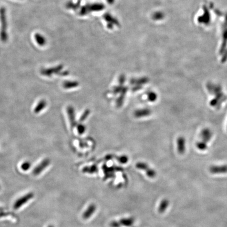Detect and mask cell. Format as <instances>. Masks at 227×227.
Listing matches in <instances>:
<instances>
[{
	"mask_svg": "<svg viewBox=\"0 0 227 227\" xmlns=\"http://www.w3.org/2000/svg\"><path fill=\"white\" fill-rule=\"evenodd\" d=\"M47 106V102L45 99H41L37 104V106L34 109V112L35 114H39L42 112L43 109Z\"/></svg>",
	"mask_w": 227,
	"mask_h": 227,
	"instance_id": "cell-10",
	"label": "cell"
},
{
	"mask_svg": "<svg viewBox=\"0 0 227 227\" xmlns=\"http://www.w3.org/2000/svg\"><path fill=\"white\" fill-rule=\"evenodd\" d=\"M90 114V110H86L85 113H84V114L81 116V121H83L86 119V118L87 117V116Z\"/></svg>",
	"mask_w": 227,
	"mask_h": 227,
	"instance_id": "cell-19",
	"label": "cell"
},
{
	"mask_svg": "<svg viewBox=\"0 0 227 227\" xmlns=\"http://www.w3.org/2000/svg\"><path fill=\"white\" fill-rule=\"evenodd\" d=\"M31 163L29 161H25L23 163L22 165H21V168L23 170H28L30 168H31Z\"/></svg>",
	"mask_w": 227,
	"mask_h": 227,
	"instance_id": "cell-17",
	"label": "cell"
},
{
	"mask_svg": "<svg viewBox=\"0 0 227 227\" xmlns=\"http://www.w3.org/2000/svg\"><path fill=\"white\" fill-rule=\"evenodd\" d=\"M6 9L4 8H1L0 10L1 20L2 24V31L1 32V39L3 42H6L8 39V36L6 34Z\"/></svg>",
	"mask_w": 227,
	"mask_h": 227,
	"instance_id": "cell-2",
	"label": "cell"
},
{
	"mask_svg": "<svg viewBox=\"0 0 227 227\" xmlns=\"http://www.w3.org/2000/svg\"><path fill=\"white\" fill-rule=\"evenodd\" d=\"M206 86L209 92L215 96V97L210 101L209 103L210 106L220 108L222 102L227 99V96L222 92L221 86L219 84L208 83Z\"/></svg>",
	"mask_w": 227,
	"mask_h": 227,
	"instance_id": "cell-1",
	"label": "cell"
},
{
	"mask_svg": "<svg viewBox=\"0 0 227 227\" xmlns=\"http://www.w3.org/2000/svg\"><path fill=\"white\" fill-rule=\"evenodd\" d=\"M213 137V132L210 129L208 128H205L202 129L200 132V138L201 140L207 143L210 141Z\"/></svg>",
	"mask_w": 227,
	"mask_h": 227,
	"instance_id": "cell-6",
	"label": "cell"
},
{
	"mask_svg": "<svg viewBox=\"0 0 227 227\" xmlns=\"http://www.w3.org/2000/svg\"><path fill=\"white\" fill-rule=\"evenodd\" d=\"M62 69V66H59L57 67L50 68H43L41 70V74L45 76L50 77L54 74H57Z\"/></svg>",
	"mask_w": 227,
	"mask_h": 227,
	"instance_id": "cell-3",
	"label": "cell"
},
{
	"mask_svg": "<svg viewBox=\"0 0 227 227\" xmlns=\"http://www.w3.org/2000/svg\"><path fill=\"white\" fill-rule=\"evenodd\" d=\"M79 83L77 81H65L63 84V86L65 89H70L78 86Z\"/></svg>",
	"mask_w": 227,
	"mask_h": 227,
	"instance_id": "cell-12",
	"label": "cell"
},
{
	"mask_svg": "<svg viewBox=\"0 0 227 227\" xmlns=\"http://www.w3.org/2000/svg\"><path fill=\"white\" fill-rule=\"evenodd\" d=\"M67 112L68 115L69 120L70 121L71 127L73 128L75 126V112L74 109L72 106H68L67 108Z\"/></svg>",
	"mask_w": 227,
	"mask_h": 227,
	"instance_id": "cell-9",
	"label": "cell"
},
{
	"mask_svg": "<svg viewBox=\"0 0 227 227\" xmlns=\"http://www.w3.org/2000/svg\"><path fill=\"white\" fill-rule=\"evenodd\" d=\"M33 196V194L30 193V194L26 195L25 196L19 199L15 202V204L14 205V208L17 209H18V208L21 207V206H22L23 204H24L25 203H26V202L28 201V200H30L31 198H32Z\"/></svg>",
	"mask_w": 227,
	"mask_h": 227,
	"instance_id": "cell-8",
	"label": "cell"
},
{
	"mask_svg": "<svg viewBox=\"0 0 227 227\" xmlns=\"http://www.w3.org/2000/svg\"><path fill=\"white\" fill-rule=\"evenodd\" d=\"M148 98L149 101L151 102H154L156 101L157 99V95L156 92H149L148 94Z\"/></svg>",
	"mask_w": 227,
	"mask_h": 227,
	"instance_id": "cell-16",
	"label": "cell"
},
{
	"mask_svg": "<svg viewBox=\"0 0 227 227\" xmlns=\"http://www.w3.org/2000/svg\"><path fill=\"white\" fill-rule=\"evenodd\" d=\"M151 111L149 109H143L136 110L135 112V116L136 117H142L150 115Z\"/></svg>",
	"mask_w": 227,
	"mask_h": 227,
	"instance_id": "cell-11",
	"label": "cell"
},
{
	"mask_svg": "<svg viewBox=\"0 0 227 227\" xmlns=\"http://www.w3.org/2000/svg\"><path fill=\"white\" fill-rule=\"evenodd\" d=\"M35 39L37 41V43L40 45H44L45 44V39L44 37L39 34H37L35 35Z\"/></svg>",
	"mask_w": 227,
	"mask_h": 227,
	"instance_id": "cell-14",
	"label": "cell"
},
{
	"mask_svg": "<svg viewBox=\"0 0 227 227\" xmlns=\"http://www.w3.org/2000/svg\"><path fill=\"white\" fill-rule=\"evenodd\" d=\"M209 171L211 174H223L227 173V165L219 166H212L209 168Z\"/></svg>",
	"mask_w": 227,
	"mask_h": 227,
	"instance_id": "cell-5",
	"label": "cell"
},
{
	"mask_svg": "<svg viewBox=\"0 0 227 227\" xmlns=\"http://www.w3.org/2000/svg\"><path fill=\"white\" fill-rule=\"evenodd\" d=\"M177 150L180 155L184 154L186 151V139L183 136H180L177 140Z\"/></svg>",
	"mask_w": 227,
	"mask_h": 227,
	"instance_id": "cell-7",
	"label": "cell"
},
{
	"mask_svg": "<svg viewBox=\"0 0 227 227\" xmlns=\"http://www.w3.org/2000/svg\"><path fill=\"white\" fill-rule=\"evenodd\" d=\"M85 130V127L84 125H79L78 127H77V131L79 134H82L83 133H84Z\"/></svg>",
	"mask_w": 227,
	"mask_h": 227,
	"instance_id": "cell-18",
	"label": "cell"
},
{
	"mask_svg": "<svg viewBox=\"0 0 227 227\" xmlns=\"http://www.w3.org/2000/svg\"><path fill=\"white\" fill-rule=\"evenodd\" d=\"M196 146L197 148L200 150H202V151L206 150L208 148L207 143H205L201 140H200V141H198V142H197L196 144Z\"/></svg>",
	"mask_w": 227,
	"mask_h": 227,
	"instance_id": "cell-13",
	"label": "cell"
},
{
	"mask_svg": "<svg viewBox=\"0 0 227 227\" xmlns=\"http://www.w3.org/2000/svg\"><path fill=\"white\" fill-rule=\"evenodd\" d=\"M50 164V160L48 158H45L42 161L39 165L37 166L33 170V174L35 175H37L41 173L45 168L48 167Z\"/></svg>",
	"mask_w": 227,
	"mask_h": 227,
	"instance_id": "cell-4",
	"label": "cell"
},
{
	"mask_svg": "<svg viewBox=\"0 0 227 227\" xmlns=\"http://www.w3.org/2000/svg\"><path fill=\"white\" fill-rule=\"evenodd\" d=\"M168 205H169V201H168V200H164L163 201L161 202V205H160V212H161V213L164 212L166 210V209L167 208Z\"/></svg>",
	"mask_w": 227,
	"mask_h": 227,
	"instance_id": "cell-15",
	"label": "cell"
}]
</instances>
